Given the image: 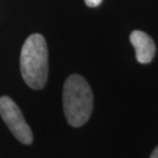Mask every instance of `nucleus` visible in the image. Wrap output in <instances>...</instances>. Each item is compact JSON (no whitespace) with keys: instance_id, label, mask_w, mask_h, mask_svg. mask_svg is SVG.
Returning a JSON list of instances; mask_svg holds the SVG:
<instances>
[{"instance_id":"f257e3e1","label":"nucleus","mask_w":158,"mask_h":158,"mask_svg":"<svg viewBox=\"0 0 158 158\" xmlns=\"http://www.w3.org/2000/svg\"><path fill=\"white\" fill-rule=\"evenodd\" d=\"M22 77L33 89L45 86L48 77V50L41 34H32L25 41L21 52Z\"/></svg>"},{"instance_id":"20e7f679","label":"nucleus","mask_w":158,"mask_h":158,"mask_svg":"<svg viewBox=\"0 0 158 158\" xmlns=\"http://www.w3.org/2000/svg\"><path fill=\"white\" fill-rule=\"evenodd\" d=\"M131 42L135 49V58L141 64H148L155 56L156 47L152 38L143 31L135 30L131 34Z\"/></svg>"},{"instance_id":"39448f33","label":"nucleus","mask_w":158,"mask_h":158,"mask_svg":"<svg viewBox=\"0 0 158 158\" xmlns=\"http://www.w3.org/2000/svg\"><path fill=\"white\" fill-rule=\"evenodd\" d=\"M84 1H85V4L87 6H89V7H96V6L101 4L102 0H84Z\"/></svg>"},{"instance_id":"423d86ee","label":"nucleus","mask_w":158,"mask_h":158,"mask_svg":"<svg viewBox=\"0 0 158 158\" xmlns=\"http://www.w3.org/2000/svg\"><path fill=\"white\" fill-rule=\"evenodd\" d=\"M150 158H158V147H156L155 149H154L152 154H151Z\"/></svg>"},{"instance_id":"f03ea898","label":"nucleus","mask_w":158,"mask_h":158,"mask_svg":"<svg viewBox=\"0 0 158 158\" xmlns=\"http://www.w3.org/2000/svg\"><path fill=\"white\" fill-rule=\"evenodd\" d=\"M64 113L68 123L79 127L89 119L94 106L91 88L85 79L77 74H72L64 83L63 89Z\"/></svg>"},{"instance_id":"7ed1b4c3","label":"nucleus","mask_w":158,"mask_h":158,"mask_svg":"<svg viewBox=\"0 0 158 158\" xmlns=\"http://www.w3.org/2000/svg\"><path fill=\"white\" fill-rule=\"evenodd\" d=\"M0 115L17 140L26 145L32 143V131L27 124L20 108L9 97L0 98Z\"/></svg>"}]
</instances>
